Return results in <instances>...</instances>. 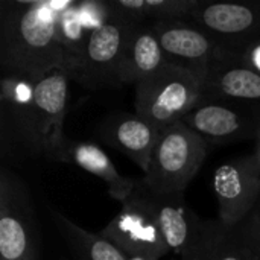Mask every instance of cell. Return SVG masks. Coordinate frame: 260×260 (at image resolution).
<instances>
[{"label":"cell","mask_w":260,"mask_h":260,"mask_svg":"<svg viewBox=\"0 0 260 260\" xmlns=\"http://www.w3.org/2000/svg\"><path fill=\"white\" fill-rule=\"evenodd\" d=\"M134 90V113L161 131L181 122L200 102L203 85L193 72L168 64L139 82Z\"/></svg>","instance_id":"7a4b0ae2"},{"label":"cell","mask_w":260,"mask_h":260,"mask_svg":"<svg viewBox=\"0 0 260 260\" xmlns=\"http://www.w3.org/2000/svg\"><path fill=\"white\" fill-rule=\"evenodd\" d=\"M101 235L136 259L160 260L171 251L142 180H139L137 190L122 204L120 212L102 229Z\"/></svg>","instance_id":"8992f818"},{"label":"cell","mask_w":260,"mask_h":260,"mask_svg":"<svg viewBox=\"0 0 260 260\" xmlns=\"http://www.w3.org/2000/svg\"><path fill=\"white\" fill-rule=\"evenodd\" d=\"M114 12L111 20L90 34L79 64L70 76L85 88L101 90L120 85L119 69L123 52L131 32L140 23L120 15L116 9Z\"/></svg>","instance_id":"5b68a950"},{"label":"cell","mask_w":260,"mask_h":260,"mask_svg":"<svg viewBox=\"0 0 260 260\" xmlns=\"http://www.w3.org/2000/svg\"><path fill=\"white\" fill-rule=\"evenodd\" d=\"M70 78L61 69L52 70L35 81L32 131L34 157L55 160L56 152L67 139L64 119L69 99Z\"/></svg>","instance_id":"30bf717a"},{"label":"cell","mask_w":260,"mask_h":260,"mask_svg":"<svg viewBox=\"0 0 260 260\" xmlns=\"http://www.w3.org/2000/svg\"><path fill=\"white\" fill-rule=\"evenodd\" d=\"M151 24L169 62L193 72L198 78L222 52L213 38L190 18L154 21Z\"/></svg>","instance_id":"7c38bea8"},{"label":"cell","mask_w":260,"mask_h":260,"mask_svg":"<svg viewBox=\"0 0 260 260\" xmlns=\"http://www.w3.org/2000/svg\"><path fill=\"white\" fill-rule=\"evenodd\" d=\"M142 186L149 198L169 250L180 260H195L203 236L204 219L186 206L184 193L152 190L143 181Z\"/></svg>","instance_id":"8fae6325"},{"label":"cell","mask_w":260,"mask_h":260,"mask_svg":"<svg viewBox=\"0 0 260 260\" xmlns=\"http://www.w3.org/2000/svg\"><path fill=\"white\" fill-rule=\"evenodd\" d=\"M93 30L85 24L78 9V0H66L58 21V37L62 49V70L70 78L82 56L87 40Z\"/></svg>","instance_id":"44dd1931"},{"label":"cell","mask_w":260,"mask_h":260,"mask_svg":"<svg viewBox=\"0 0 260 260\" xmlns=\"http://www.w3.org/2000/svg\"><path fill=\"white\" fill-rule=\"evenodd\" d=\"M66 0H3L0 64L3 73L34 79L64 66L58 21Z\"/></svg>","instance_id":"6da1fadb"},{"label":"cell","mask_w":260,"mask_h":260,"mask_svg":"<svg viewBox=\"0 0 260 260\" xmlns=\"http://www.w3.org/2000/svg\"><path fill=\"white\" fill-rule=\"evenodd\" d=\"M207 142L178 122L161 129L142 181L152 190L184 193L207 158Z\"/></svg>","instance_id":"3957f363"},{"label":"cell","mask_w":260,"mask_h":260,"mask_svg":"<svg viewBox=\"0 0 260 260\" xmlns=\"http://www.w3.org/2000/svg\"><path fill=\"white\" fill-rule=\"evenodd\" d=\"M34 78L3 73L0 81V122L2 143L17 145L34 155L32 107L35 93Z\"/></svg>","instance_id":"5bb4252c"},{"label":"cell","mask_w":260,"mask_h":260,"mask_svg":"<svg viewBox=\"0 0 260 260\" xmlns=\"http://www.w3.org/2000/svg\"><path fill=\"white\" fill-rule=\"evenodd\" d=\"M169 62L151 23H140L131 32L119 69L120 85H137Z\"/></svg>","instance_id":"e0dca14e"},{"label":"cell","mask_w":260,"mask_h":260,"mask_svg":"<svg viewBox=\"0 0 260 260\" xmlns=\"http://www.w3.org/2000/svg\"><path fill=\"white\" fill-rule=\"evenodd\" d=\"M154 125L133 114H116L104 119L98 126V137L107 146L125 154L143 174L149 168L152 151L160 137Z\"/></svg>","instance_id":"9a60e30c"},{"label":"cell","mask_w":260,"mask_h":260,"mask_svg":"<svg viewBox=\"0 0 260 260\" xmlns=\"http://www.w3.org/2000/svg\"><path fill=\"white\" fill-rule=\"evenodd\" d=\"M213 192L219 221L241 225L260 203V165L254 154L236 157L219 165L213 172Z\"/></svg>","instance_id":"9c48e42d"},{"label":"cell","mask_w":260,"mask_h":260,"mask_svg":"<svg viewBox=\"0 0 260 260\" xmlns=\"http://www.w3.org/2000/svg\"><path fill=\"white\" fill-rule=\"evenodd\" d=\"M207 145L256 140L260 129V107L203 98L181 120Z\"/></svg>","instance_id":"ba28073f"},{"label":"cell","mask_w":260,"mask_h":260,"mask_svg":"<svg viewBox=\"0 0 260 260\" xmlns=\"http://www.w3.org/2000/svg\"><path fill=\"white\" fill-rule=\"evenodd\" d=\"M250 238L254 242L256 250L259 251L260 254V203L257 204V207L253 210V213L247 218V221H244Z\"/></svg>","instance_id":"7402d4cb"},{"label":"cell","mask_w":260,"mask_h":260,"mask_svg":"<svg viewBox=\"0 0 260 260\" xmlns=\"http://www.w3.org/2000/svg\"><path fill=\"white\" fill-rule=\"evenodd\" d=\"M256 149H254V155H256V158H257V161H259L260 165V129L259 133H257V137H256Z\"/></svg>","instance_id":"cb8c5ba5"},{"label":"cell","mask_w":260,"mask_h":260,"mask_svg":"<svg viewBox=\"0 0 260 260\" xmlns=\"http://www.w3.org/2000/svg\"><path fill=\"white\" fill-rule=\"evenodd\" d=\"M225 52L241 55L260 41V2H204L190 18Z\"/></svg>","instance_id":"52a82bcc"},{"label":"cell","mask_w":260,"mask_h":260,"mask_svg":"<svg viewBox=\"0 0 260 260\" xmlns=\"http://www.w3.org/2000/svg\"><path fill=\"white\" fill-rule=\"evenodd\" d=\"M52 219L76 260H140L131 257L101 233H91L61 212L50 209Z\"/></svg>","instance_id":"d6986e66"},{"label":"cell","mask_w":260,"mask_h":260,"mask_svg":"<svg viewBox=\"0 0 260 260\" xmlns=\"http://www.w3.org/2000/svg\"><path fill=\"white\" fill-rule=\"evenodd\" d=\"M250 67H253L257 73H260V41L250 46L244 53L239 55Z\"/></svg>","instance_id":"603a6c76"},{"label":"cell","mask_w":260,"mask_h":260,"mask_svg":"<svg viewBox=\"0 0 260 260\" xmlns=\"http://www.w3.org/2000/svg\"><path fill=\"white\" fill-rule=\"evenodd\" d=\"M195 260H260L245 224L224 225L219 219H204Z\"/></svg>","instance_id":"ac0fdd59"},{"label":"cell","mask_w":260,"mask_h":260,"mask_svg":"<svg viewBox=\"0 0 260 260\" xmlns=\"http://www.w3.org/2000/svg\"><path fill=\"white\" fill-rule=\"evenodd\" d=\"M200 79L203 98L260 107V73L236 53L222 50Z\"/></svg>","instance_id":"4fadbf2b"},{"label":"cell","mask_w":260,"mask_h":260,"mask_svg":"<svg viewBox=\"0 0 260 260\" xmlns=\"http://www.w3.org/2000/svg\"><path fill=\"white\" fill-rule=\"evenodd\" d=\"M40 259V232L24 181L0 171V260Z\"/></svg>","instance_id":"277c9868"},{"label":"cell","mask_w":260,"mask_h":260,"mask_svg":"<svg viewBox=\"0 0 260 260\" xmlns=\"http://www.w3.org/2000/svg\"><path fill=\"white\" fill-rule=\"evenodd\" d=\"M114 9L137 23L189 20L201 0H111Z\"/></svg>","instance_id":"ffe728a7"},{"label":"cell","mask_w":260,"mask_h":260,"mask_svg":"<svg viewBox=\"0 0 260 260\" xmlns=\"http://www.w3.org/2000/svg\"><path fill=\"white\" fill-rule=\"evenodd\" d=\"M55 161L75 165L98 177L105 184L108 195L122 204L128 201L139 187V180L122 175L108 154L93 142H76L66 139L55 155Z\"/></svg>","instance_id":"2e32d148"}]
</instances>
